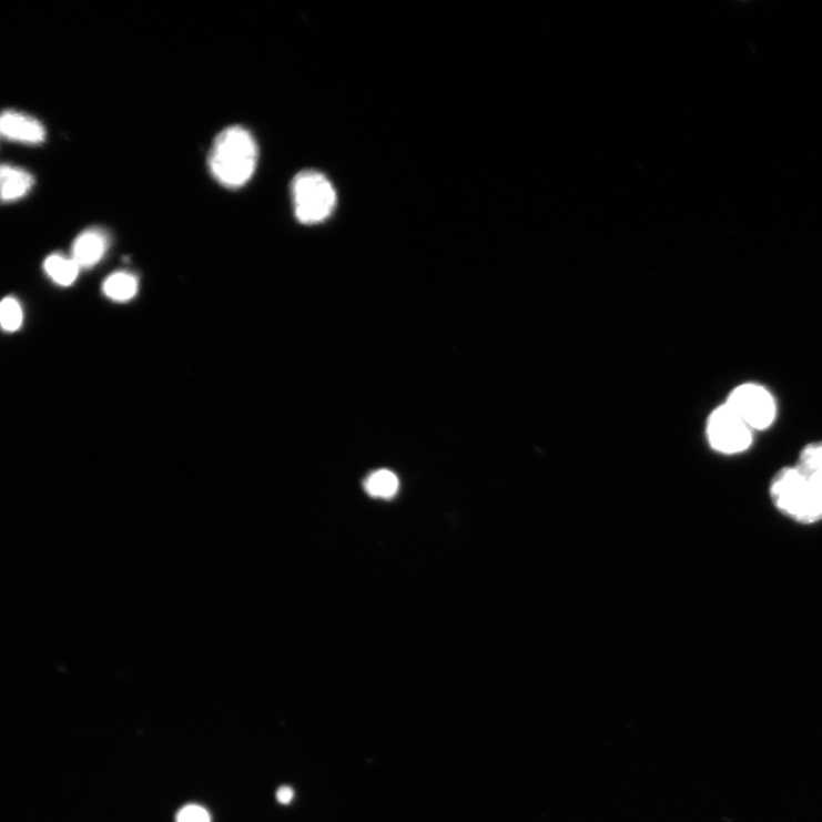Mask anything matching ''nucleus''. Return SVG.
I'll list each match as a JSON object with an SVG mask.
<instances>
[{"label": "nucleus", "mask_w": 822, "mask_h": 822, "mask_svg": "<svg viewBox=\"0 0 822 822\" xmlns=\"http://www.w3.org/2000/svg\"><path fill=\"white\" fill-rule=\"evenodd\" d=\"M258 159L257 143L242 126H231L215 139L209 154L213 177L227 189H240L253 177Z\"/></svg>", "instance_id": "obj_1"}, {"label": "nucleus", "mask_w": 822, "mask_h": 822, "mask_svg": "<svg viewBox=\"0 0 822 822\" xmlns=\"http://www.w3.org/2000/svg\"><path fill=\"white\" fill-rule=\"evenodd\" d=\"M777 510L802 525L822 521V487L798 465L781 468L770 486Z\"/></svg>", "instance_id": "obj_2"}, {"label": "nucleus", "mask_w": 822, "mask_h": 822, "mask_svg": "<svg viewBox=\"0 0 822 822\" xmlns=\"http://www.w3.org/2000/svg\"><path fill=\"white\" fill-rule=\"evenodd\" d=\"M294 211L297 220L307 225L326 221L337 204L332 182L316 171L298 173L292 184Z\"/></svg>", "instance_id": "obj_3"}, {"label": "nucleus", "mask_w": 822, "mask_h": 822, "mask_svg": "<svg viewBox=\"0 0 822 822\" xmlns=\"http://www.w3.org/2000/svg\"><path fill=\"white\" fill-rule=\"evenodd\" d=\"M707 435L711 447L724 455L747 451L753 443V429L725 404L710 415Z\"/></svg>", "instance_id": "obj_4"}, {"label": "nucleus", "mask_w": 822, "mask_h": 822, "mask_svg": "<svg viewBox=\"0 0 822 822\" xmlns=\"http://www.w3.org/2000/svg\"><path fill=\"white\" fill-rule=\"evenodd\" d=\"M753 430L765 429L777 416V404L770 390L755 383L740 384L725 403Z\"/></svg>", "instance_id": "obj_5"}, {"label": "nucleus", "mask_w": 822, "mask_h": 822, "mask_svg": "<svg viewBox=\"0 0 822 822\" xmlns=\"http://www.w3.org/2000/svg\"><path fill=\"white\" fill-rule=\"evenodd\" d=\"M0 132L8 140L24 144H39L47 139L45 128L41 122L29 114L13 110L3 112Z\"/></svg>", "instance_id": "obj_6"}, {"label": "nucleus", "mask_w": 822, "mask_h": 822, "mask_svg": "<svg viewBox=\"0 0 822 822\" xmlns=\"http://www.w3.org/2000/svg\"><path fill=\"white\" fill-rule=\"evenodd\" d=\"M108 246V237L102 230L89 229L75 239L71 257L81 268H90L103 258Z\"/></svg>", "instance_id": "obj_7"}, {"label": "nucleus", "mask_w": 822, "mask_h": 822, "mask_svg": "<svg viewBox=\"0 0 822 822\" xmlns=\"http://www.w3.org/2000/svg\"><path fill=\"white\" fill-rule=\"evenodd\" d=\"M0 180H2V200L4 203L23 199L33 185V177L30 173L11 165L2 166Z\"/></svg>", "instance_id": "obj_8"}, {"label": "nucleus", "mask_w": 822, "mask_h": 822, "mask_svg": "<svg viewBox=\"0 0 822 822\" xmlns=\"http://www.w3.org/2000/svg\"><path fill=\"white\" fill-rule=\"evenodd\" d=\"M139 291V282L129 272H115L103 283V293L115 302H128L134 298Z\"/></svg>", "instance_id": "obj_9"}, {"label": "nucleus", "mask_w": 822, "mask_h": 822, "mask_svg": "<svg viewBox=\"0 0 822 822\" xmlns=\"http://www.w3.org/2000/svg\"><path fill=\"white\" fill-rule=\"evenodd\" d=\"M44 270L55 284L67 287L75 282L81 267L72 257L53 254L45 260Z\"/></svg>", "instance_id": "obj_10"}, {"label": "nucleus", "mask_w": 822, "mask_h": 822, "mask_svg": "<svg viewBox=\"0 0 822 822\" xmlns=\"http://www.w3.org/2000/svg\"><path fill=\"white\" fill-rule=\"evenodd\" d=\"M399 487L398 477L388 469H378L365 483L367 494L379 499H393L398 494Z\"/></svg>", "instance_id": "obj_11"}, {"label": "nucleus", "mask_w": 822, "mask_h": 822, "mask_svg": "<svg viewBox=\"0 0 822 822\" xmlns=\"http://www.w3.org/2000/svg\"><path fill=\"white\" fill-rule=\"evenodd\" d=\"M796 465L822 487V442L805 446Z\"/></svg>", "instance_id": "obj_12"}, {"label": "nucleus", "mask_w": 822, "mask_h": 822, "mask_svg": "<svg viewBox=\"0 0 822 822\" xmlns=\"http://www.w3.org/2000/svg\"><path fill=\"white\" fill-rule=\"evenodd\" d=\"M0 323L7 332H16L20 329L23 323V312L18 300L13 297H7L0 305Z\"/></svg>", "instance_id": "obj_13"}, {"label": "nucleus", "mask_w": 822, "mask_h": 822, "mask_svg": "<svg viewBox=\"0 0 822 822\" xmlns=\"http://www.w3.org/2000/svg\"><path fill=\"white\" fill-rule=\"evenodd\" d=\"M176 822H211V816L204 808L190 804L179 812Z\"/></svg>", "instance_id": "obj_14"}, {"label": "nucleus", "mask_w": 822, "mask_h": 822, "mask_svg": "<svg viewBox=\"0 0 822 822\" xmlns=\"http://www.w3.org/2000/svg\"><path fill=\"white\" fill-rule=\"evenodd\" d=\"M293 799H294V791L292 789H290V788H282L277 792V800L282 804H288V803L292 802Z\"/></svg>", "instance_id": "obj_15"}]
</instances>
